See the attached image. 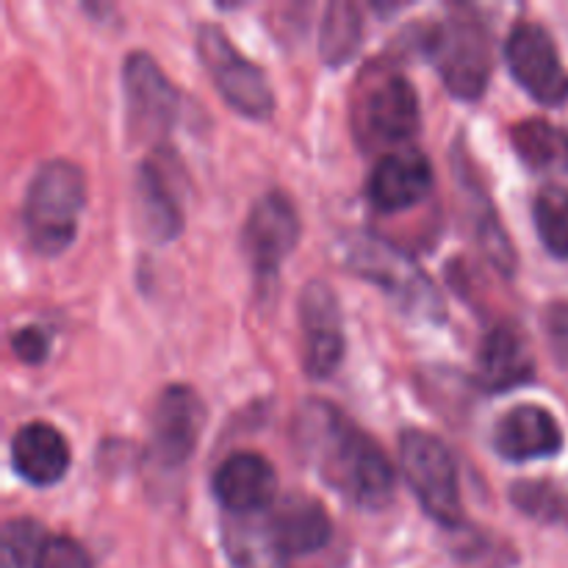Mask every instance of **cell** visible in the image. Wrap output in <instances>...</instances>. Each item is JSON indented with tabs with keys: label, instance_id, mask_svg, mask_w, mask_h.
<instances>
[{
	"label": "cell",
	"instance_id": "obj_1",
	"mask_svg": "<svg viewBox=\"0 0 568 568\" xmlns=\"http://www.w3.org/2000/svg\"><path fill=\"white\" fill-rule=\"evenodd\" d=\"M294 442L316 475L349 505L381 510L392 503L397 475L388 455L355 422L327 403H305Z\"/></svg>",
	"mask_w": 568,
	"mask_h": 568
},
{
	"label": "cell",
	"instance_id": "obj_2",
	"mask_svg": "<svg viewBox=\"0 0 568 568\" xmlns=\"http://www.w3.org/2000/svg\"><path fill=\"white\" fill-rule=\"evenodd\" d=\"M87 205V178L78 164L50 159L33 172L22 203V227L39 255H59L75 242Z\"/></svg>",
	"mask_w": 568,
	"mask_h": 568
},
{
	"label": "cell",
	"instance_id": "obj_3",
	"mask_svg": "<svg viewBox=\"0 0 568 568\" xmlns=\"http://www.w3.org/2000/svg\"><path fill=\"white\" fill-rule=\"evenodd\" d=\"M344 261L349 270L383 288L403 314L425 322H442L444 300L436 283L405 250L394 247L375 233H353L344 242Z\"/></svg>",
	"mask_w": 568,
	"mask_h": 568
},
{
	"label": "cell",
	"instance_id": "obj_4",
	"mask_svg": "<svg viewBox=\"0 0 568 568\" xmlns=\"http://www.w3.org/2000/svg\"><path fill=\"white\" fill-rule=\"evenodd\" d=\"M422 111L414 83L386 64H369L355 83L353 125L364 148H392L414 139Z\"/></svg>",
	"mask_w": 568,
	"mask_h": 568
},
{
	"label": "cell",
	"instance_id": "obj_5",
	"mask_svg": "<svg viewBox=\"0 0 568 568\" xmlns=\"http://www.w3.org/2000/svg\"><path fill=\"white\" fill-rule=\"evenodd\" d=\"M425 50L449 94L477 100L486 92L494 70V50L491 31L480 17L466 9L453 11L427 31Z\"/></svg>",
	"mask_w": 568,
	"mask_h": 568
},
{
	"label": "cell",
	"instance_id": "obj_6",
	"mask_svg": "<svg viewBox=\"0 0 568 568\" xmlns=\"http://www.w3.org/2000/svg\"><path fill=\"white\" fill-rule=\"evenodd\" d=\"M399 469L430 519L444 527L464 525L458 464L442 438L414 427L405 430L399 436Z\"/></svg>",
	"mask_w": 568,
	"mask_h": 568
},
{
	"label": "cell",
	"instance_id": "obj_7",
	"mask_svg": "<svg viewBox=\"0 0 568 568\" xmlns=\"http://www.w3.org/2000/svg\"><path fill=\"white\" fill-rule=\"evenodd\" d=\"M197 55L205 72L214 81L216 92L227 100L231 109L250 120H270L275 111V94L270 81L255 61L242 55L225 31L214 22L197 28Z\"/></svg>",
	"mask_w": 568,
	"mask_h": 568
},
{
	"label": "cell",
	"instance_id": "obj_8",
	"mask_svg": "<svg viewBox=\"0 0 568 568\" xmlns=\"http://www.w3.org/2000/svg\"><path fill=\"white\" fill-rule=\"evenodd\" d=\"M122 94H125V131L136 144L159 142L175 125L181 94L144 50L128 53L122 64Z\"/></svg>",
	"mask_w": 568,
	"mask_h": 568
},
{
	"label": "cell",
	"instance_id": "obj_9",
	"mask_svg": "<svg viewBox=\"0 0 568 568\" xmlns=\"http://www.w3.org/2000/svg\"><path fill=\"white\" fill-rule=\"evenodd\" d=\"M205 408L197 392L189 386H166L159 394L150 416L148 460L159 471L186 466L203 433Z\"/></svg>",
	"mask_w": 568,
	"mask_h": 568
},
{
	"label": "cell",
	"instance_id": "obj_10",
	"mask_svg": "<svg viewBox=\"0 0 568 568\" xmlns=\"http://www.w3.org/2000/svg\"><path fill=\"white\" fill-rule=\"evenodd\" d=\"M510 75L541 105H564L568 100V72L558 44L538 22H516L505 42Z\"/></svg>",
	"mask_w": 568,
	"mask_h": 568
},
{
	"label": "cell",
	"instance_id": "obj_11",
	"mask_svg": "<svg viewBox=\"0 0 568 568\" xmlns=\"http://www.w3.org/2000/svg\"><path fill=\"white\" fill-rule=\"evenodd\" d=\"M183 175L178 161L155 150L136 170V222L148 239L166 244L183 231Z\"/></svg>",
	"mask_w": 568,
	"mask_h": 568
},
{
	"label": "cell",
	"instance_id": "obj_12",
	"mask_svg": "<svg viewBox=\"0 0 568 568\" xmlns=\"http://www.w3.org/2000/svg\"><path fill=\"white\" fill-rule=\"evenodd\" d=\"M300 242V214L283 192L255 200L242 227V247L255 275L272 277Z\"/></svg>",
	"mask_w": 568,
	"mask_h": 568
},
{
	"label": "cell",
	"instance_id": "obj_13",
	"mask_svg": "<svg viewBox=\"0 0 568 568\" xmlns=\"http://www.w3.org/2000/svg\"><path fill=\"white\" fill-rule=\"evenodd\" d=\"M300 327H303V366L314 381H327L342 366L344 338L342 308L327 283L311 281L300 294Z\"/></svg>",
	"mask_w": 568,
	"mask_h": 568
},
{
	"label": "cell",
	"instance_id": "obj_14",
	"mask_svg": "<svg viewBox=\"0 0 568 568\" xmlns=\"http://www.w3.org/2000/svg\"><path fill=\"white\" fill-rule=\"evenodd\" d=\"M266 536L277 558H308L322 552L333 538V521L325 505L308 494H288L272 510Z\"/></svg>",
	"mask_w": 568,
	"mask_h": 568
},
{
	"label": "cell",
	"instance_id": "obj_15",
	"mask_svg": "<svg viewBox=\"0 0 568 568\" xmlns=\"http://www.w3.org/2000/svg\"><path fill=\"white\" fill-rule=\"evenodd\" d=\"M433 189V164L422 150L386 153L366 181V197L383 214L419 205Z\"/></svg>",
	"mask_w": 568,
	"mask_h": 568
},
{
	"label": "cell",
	"instance_id": "obj_16",
	"mask_svg": "<svg viewBox=\"0 0 568 568\" xmlns=\"http://www.w3.org/2000/svg\"><path fill=\"white\" fill-rule=\"evenodd\" d=\"M211 486L222 508L236 516H250L275 503L277 471L264 455L233 453L216 466Z\"/></svg>",
	"mask_w": 568,
	"mask_h": 568
},
{
	"label": "cell",
	"instance_id": "obj_17",
	"mask_svg": "<svg viewBox=\"0 0 568 568\" xmlns=\"http://www.w3.org/2000/svg\"><path fill=\"white\" fill-rule=\"evenodd\" d=\"M491 444L499 458L510 464H527V460L558 455L564 449V430L541 405H516L499 416Z\"/></svg>",
	"mask_w": 568,
	"mask_h": 568
},
{
	"label": "cell",
	"instance_id": "obj_18",
	"mask_svg": "<svg viewBox=\"0 0 568 568\" xmlns=\"http://www.w3.org/2000/svg\"><path fill=\"white\" fill-rule=\"evenodd\" d=\"M536 375V358L527 336L516 322H497L486 333L477 353V383L486 392H510Z\"/></svg>",
	"mask_w": 568,
	"mask_h": 568
},
{
	"label": "cell",
	"instance_id": "obj_19",
	"mask_svg": "<svg viewBox=\"0 0 568 568\" xmlns=\"http://www.w3.org/2000/svg\"><path fill=\"white\" fill-rule=\"evenodd\" d=\"M11 464L31 486H55L70 471V444L59 427L48 422H28L11 438Z\"/></svg>",
	"mask_w": 568,
	"mask_h": 568
},
{
	"label": "cell",
	"instance_id": "obj_20",
	"mask_svg": "<svg viewBox=\"0 0 568 568\" xmlns=\"http://www.w3.org/2000/svg\"><path fill=\"white\" fill-rule=\"evenodd\" d=\"M510 144L530 170L568 175V131L547 120H521L510 128Z\"/></svg>",
	"mask_w": 568,
	"mask_h": 568
},
{
	"label": "cell",
	"instance_id": "obj_21",
	"mask_svg": "<svg viewBox=\"0 0 568 568\" xmlns=\"http://www.w3.org/2000/svg\"><path fill=\"white\" fill-rule=\"evenodd\" d=\"M364 17L355 3L336 0L325 9L320 28V53L327 67H344L361 48Z\"/></svg>",
	"mask_w": 568,
	"mask_h": 568
},
{
	"label": "cell",
	"instance_id": "obj_22",
	"mask_svg": "<svg viewBox=\"0 0 568 568\" xmlns=\"http://www.w3.org/2000/svg\"><path fill=\"white\" fill-rule=\"evenodd\" d=\"M538 239L555 258L568 261V189L549 183L532 200Z\"/></svg>",
	"mask_w": 568,
	"mask_h": 568
},
{
	"label": "cell",
	"instance_id": "obj_23",
	"mask_svg": "<svg viewBox=\"0 0 568 568\" xmlns=\"http://www.w3.org/2000/svg\"><path fill=\"white\" fill-rule=\"evenodd\" d=\"M44 541H48V536L33 519L6 521L0 568H37Z\"/></svg>",
	"mask_w": 568,
	"mask_h": 568
},
{
	"label": "cell",
	"instance_id": "obj_24",
	"mask_svg": "<svg viewBox=\"0 0 568 568\" xmlns=\"http://www.w3.org/2000/svg\"><path fill=\"white\" fill-rule=\"evenodd\" d=\"M37 568H94L87 549L67 536H48L42 552H39Z\"/></svg>",
	"mask_w": 568,
	"mask_h": 568
},
{
	"label": "cell",
	"instance_id": "obj_25",
	"mask_svg": "<svg viewBox=\"0 0 568 568\" xmlns=\"http://www.w3.org/2000/svg\"><path fill=\"white\" fill-rule=\"evenodd\" d=\"M544 327H547V342L555 361L560 366H568V303H555L547 311Z\"/></svg>",
	"mask_w": 568,
	"mask_h": 568
},
{
	"label": "cell",
	"instance_id": "obj_26",
	"mask_svg": "<svg viewBox=\"0 0 568 568\" xmlns=\"http://www.w3.org/2000/svg\"><path fill=\"white\" fill-rule=\"evenodd\" d=\"M11 349L22 364H42L48 358V333L42 327H20L11 336Z\"/></svg>",
	"mask_w": 568,
	"mask_h": 568
}]
</instances>
